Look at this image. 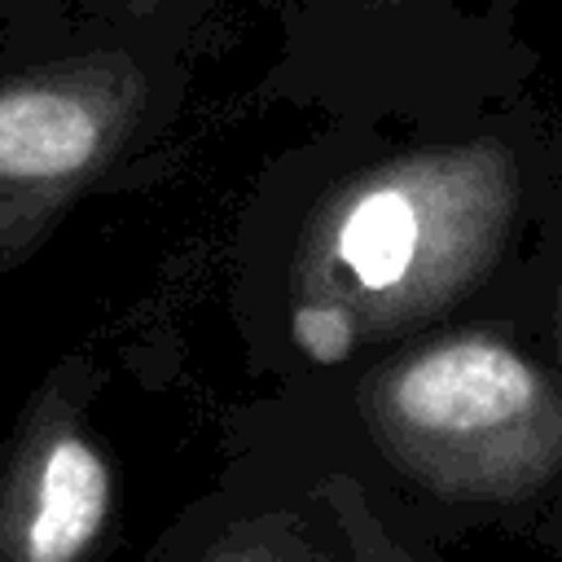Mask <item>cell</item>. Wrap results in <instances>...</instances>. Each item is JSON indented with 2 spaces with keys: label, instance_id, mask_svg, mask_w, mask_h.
<instances>
[{
  "label": "cell",
  "instance_id": "cell-1",
  "mask_svg": "<svg viewBox=\"0 0 562 562\" xmlns=\"http://www.w3.org/2000/svg\"><path fill=\"white\" fill-rule=\"evenodd\" d=\"M518 211L522 176L501 136L351 158L334 132L285 149L233 237L250 364L321 378L426 334L496 272Z\"/></svg>",
  "mask_w": 562,
  "mask_h": 562
},
{
  "label": "cell",
  "instance_id": "cell-2",
  "mask_svg": "<svg viewBox=\"0 0 562 562\" xmlns=\"http://www.w3.org/2000/svg\"><path fill=\"white\" fill-rule=\"evenodd\" d=\"M193 35L35 9L0 22V277L92 193L140 180L184 119Z\"/></svg>",
  "mask_w": 562,
  "mask_h": 562
},
{
  "label": "cell",
  "instance_id": "cell-3",
  "mask_svg": "<svg viewBox=\"0 0 562 562\" xmlns=\"http://www.w3.org/2000/svg\"><path fill=\"white\" fill-rule=\"evenodd\" d=\"M351 417L439 514L536 527L562 483V373L492 329H443L356 364Z\"/></svg>",
  "mask_w": 562,
  "mask_h": 562
},
{
  "label": "cell",
  "instance_id": "cell-4",
  "mask_svg": "<svg viewBox=\"0 0 562 562\" xmlns=\"http://www.w3.org/2000/svg\"><path fill=\"white\" fill-rule=\"evenodd\" d=\"M259 426V422H255ZM263 430V426H259ZM154 562H448L435 522L382 501L364 474L307 461L268 430L241 443Z\"/></svg>",
  "mask_w": 562,
  "mask_h": 562
},
{
  "label": "cell",
  "instance_id": "cell-5",
  "mask_svg": "<svg viewBox=\"0 0 562 562\" xmlns=\"http://www.w3.org/2000/svg\"><path fill=\"white\" fill-rule=\"evenodd\" d=\"M105 369L57 356L0 448V562H97L114 527V461L92 426Z\"/></svg>",
  "mask_w": 562,
  "mask_h": 562
},
{
  "label": "cell",
  "instance_id": "cell-6",
  "mask_svg": "<svg viewBox=\"0 0 562 562\" xmlns=\"http://www.w3.org/2000/svg\"><path fill=\"white\" fill-rule=\"evenodd\" d=\"M439 0H277V53L259 97L356 119L386 101L400 53L417 44V22Z\"/></svg>",
  "mask_w": 562,
  "mask_h": 562
},
{
  "label": "cell",
  "instance_id": "cell-7",
  "mask_svg": "<svg viewBox=\"0 0 562 562\" xmlns=\"http://www.w3.org/2000/svg\"><path fill=\"white\" fill-rule=\"evenodd\" d=\"M224 0H0V22L35 13V9H83V13H110V18H132V22H154L171 26L180 35H202L206 18Z\"/></svg>",
  "mask_w": 562,
  "mask_h": 562
},
{
  "label": "cell",
  "instance_id": "cell-8",
  "mask_svg": "<svg viewBox=\"0 0 562 562\" xmlns=\"http://www.w3.org/2000/svg\"><path fill=\"white\" fill-rule=\"evenodd\" d=\"M531 540L549 553V562H562V483H558V492H553V501L544 505V514L536 518V527H531Z\"/></svg>",
  "mask_w": 562,
  "mask_h": 562
},
{
  "label": "cell",
  "instance_id": "cell-9",
  "mask_svg": "<svg viewBox=\"0 0 562 562\" xmlns=\"http://www.w3.org/2000/svg\"><path fill=\"white\" fill-rule=\"evenodd\" d=\"M553 334H558V373H562V285H558V307H553Z\"/></svg>",
  "mask_w": 562,
  "mask_h": 562
}]
</instances>
